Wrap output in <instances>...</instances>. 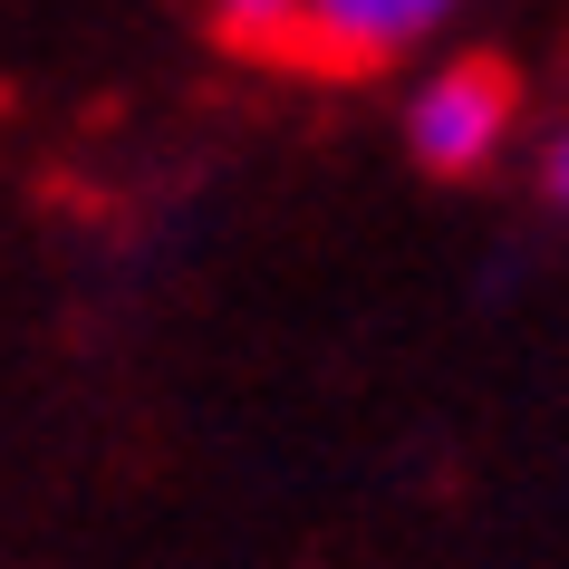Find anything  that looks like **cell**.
Listing matches in <instances>:
<instances>
[{"mask_svg":"<svg viewBox=\"0 0 569 569\" xmlns=\"http://www.w3.org/2000/svg\"><path fill=\"white\" fill-rule=\"evenodd\" d=\"M212 20L241 39V49H290L300 59V30H309V0H212Z\"/></svg>","mask_w":569,"mask_h":569,"instance_id":"3957f363","label":"cell"},{"mask_svg":"<svg viewBox=\"0 0 569 569\" xmlns=\"http://www.w3.org/2000/svg\"><path fill=\"white\" fill-rule=\"evenodd\" d=\"M453 10H463V0H309L300 59H319V68H387L396 49L435 39Z\"/></svg>","mask_w":569,"mask_h":569,"instance_id":"7a4b0ae2","label":"cell"},{"mask_svg":"<svg viewBox=\"0 0 569 569\" xmlns=\"http://www.w3.org/2000/svg\"><path fill=\"white\" fill-rule=\"evenodd\" d=\"M406 136H416V154L435 164V174H473V164H492L502 136H511V78L492 59H445L416 88V107H406Z\"/></svg>","mask_w":569,"mask_h":569,"instance_id":"6da1fadb","label":"cell"},{"mask_svg":"<svg viewBox=\"0 0 569 569\" xmlns=\"http://www.w3.org/2000/svg\"><path fill=\"white\" fill-rule=\"evenodd\" d=\"M560 203H569V136H560Z\"/></svg>","mask_w":569,"mask_h":569,"instance_id":"277c9868","label":"cell"}]
</instances>
